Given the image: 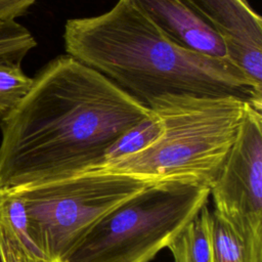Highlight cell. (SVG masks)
I'll return each mask as SVG.
<instances>
[{
    "label": "cell",
    "instance_id": "cell-8",
    "mask_svg": "<svg viewBox=\"0 0 262 262\" xmlns=\"http://www.w3.org/2000/svg\"><path fill=\"white\" fill-rule=\"evenodd\" d=\"M176 44L209 57L230 60L221 36L182 0H135Z\"/></svg>",
    "mask_w": 262,
    "mask_h": 262
},
{
    "label": "cell",
    "instance_id": "cell-10",
    "mask_svg": "<svg viewBox=\"0 0 262 262\" xmlns=\"http://www.w3.org/2000/svg\"><path fill=\"white\" fill-rule=\"evenodd\" d=\"M214 262H262V239H247L216 211H211Z\"/></svg>",
    "mask_w": 262,
    "mask_h": 262
},
{
    "label": "cell",
    "instance_id": "cell-14",
    "mask_svg": "<svg viewBox=\"0 0 262 262\" xmlns=\"http://www.w3.org/2000/svg\"><path fill=\"white\" fill-rule=\"evenodd\" d=\"M36 46L32 33L16 20L0 26V59L21 62Z\"/></svg>",
    "mask_w": 262,
    "mask_h": 262
},
{
    "label": "cell",
    "instance_id": "cell-16",
    "mask_svg": "<svg viewBox=\"0 0 262 262\" xmlns=\"http://www.w3.org/2000/svg\"><path fill=\"white\" fill-rule=\"evenodd\" d=\"M38 0H0V26L28 13Z\"/></svg>",
    "mask_w": 262,
    "mask_h": 262
},
{
    "label": "cell",
    "instance_id": "cell-9",
    "mask_svg": "<svg viewBox=\"0 0 262 262\" xmlns=\"http://www.w3.org/2000/svg\"><path fill=\"white\" fill-rule=\"evenodd\" d=\"M167 249L173 262H214L211 211L207 204L176 234Z\"/></svg>",
    "mask_w": 262,
    "mask_h": 262
},
{
    "label": "cell",
    "instance_id": "cell-5",
    "mask_svg": "<svg viewBox=\"0 0 262 262\" xmlns=\"http://www.w3.org/2000/svg\"><path fill=\"white\" fill-rule=\"evenodd\" d=\"M149 185L125 175L83 173L8 188L23 200L30 236L47 262H67L105 215Z\"/></svg>",
    "mask_w": 262,
    "mask_h": 262
},
{
    "label": "cell",
    "instance_id": "cell-11",
    "mask_svg": "<svg viewBox=\"0 0 262 262\" xmlns=\"http://www.w3.org/2000/svg\"><path fill=\"white\" fill-rule=\"evenodd\" d=\"M0 223L32 259L37 262H47L43 253L30 236L23 200L8 187H0Z\"/></svg>",
    "mask_w": 262,
    "mask_h": 262
},
{
    "label": "cell",
    "instance_id": "cell-4",
    "mask_svg": "<svg viewBox=\"0 0 262 262\" xmlns=\"http://www.w3.org/2000/svg\"><path fill=\"white\" fill-rule=\"evenodd\" d=\"M210 187L161 182L105 215L67 262H150L208 202Z\"/></svg>",
    "mask_w": 262,
    "mask_h": 262
},
{
    "label": "cell",
    "instance_id": "cell-12",
    "mask_svg": "<svg viewBox=\"0 0 262 262\" xmlns=\"http://www.w3.org/2000/svg\"><path fill=\"white\" fill-rule=\"evenodd\" d=\"M161 129L160 120L151 112V115L148 118L144 119L118 138V140L108 148L102 162L98 166L141 150L160 135Z\"/></svg>",
    "mask_w": 262,
    "mask_h": 262
},
{
    "label": "cell",
    "instance_id": "cell-13",
    "mask_svg": "<svg viewBox=\"0 0 262 262\" xmlns=\"http://www.w3.org/2000/svg\"><path fill=\"white\" fill-rule=\"evenodd\" d=\"M33 83L20 62L0 59V121L5 119L23 100Z\"/></svg>",
    "mask_w": 262,
    "mask_h": 262
},
{
    "label": "cell",
    "instance_id": "cell-2",
    "mask_svg": "<svg viewBox=\"0 0 262 262\" xmlns=\"http://www.w3.org/2000/svg\"><path fill=\"white\" fill-rule=\"evenodd\" d=\"M67 54L100 73L148 108L168 96H233L262 110V84L230 60L173 42L135 0L66 21Z\"/></svg>",
    "mask_w": 262,
    "mask_h": 262
},
{
    "label": "cell",
    "instance_id": "cell-15",
    "mask_svg": "<svg viewBox=\"0 0 262 262\" xmlns=\"http://www.w3.org/2000/svg\"><path fill=\"white\" fill-rule=\"evenodd\" d=\"M0 262H37L0 223Z\"/></svg>",
    "mask_w": 262,
    "mask_h": 262
},
{
    "label": "cell",
    "instance_id": "cell-1",
    "mask_svg": "<svg viewBox=\"0 0 262 262\" xmlns=\"http://www.w3.org/2000/svg\"><path fill=\"white\" fill-rule=\"evenodd\" d=\"M150 108L69 54L48 61L0 121V187L58 181L98 166Z\"/></svg>",
    "mask_w": 262,
    "mask_h": 262
},
{
    "label": "cell",
    "instance_id": "cell-6",
    "mask_svg": "<svg viewBox=\"0 0 262 262\" xmlns=\"http://www.w3.org/2000/svg\"><path fill=\"white\" fill-rule=\"evenodd\" d=\"M220 214L247 239H262V110L246 103L226 158L210 185Z\"/></svg>",
    "mask_w": 262,
    "mask_h": 262
},
{
    "label": "cell",
    "instance_id": "cell-7",
    "mask_svg": "<svg viewBox=\"0 0 262 262\" xmlns=\"http://www.w3.org/2000/svg\"><path fill=\"white\" fill-rule=\"evenodd\" d=\"M225 42L228 57L262 84V18L248 0H182Z\"/></svg>",
    "mask_w": 262,
    "mask_h": 262
},
{
    "label": "cell",
    "instance_id": "cell-3",
    "mask_svg": "<svg viewBox=\"0 0 262 262\" xmlns=\"http://www.w3.org/2000/svg\"><path fill=\"white\" fill-rule=\"evenodd\" d=\"M246 103L233 96L161 97L149 106L160 120V135L141 150L85 173L210 187L235 138Z\"/></svg>",
    "mask_w": 262,
    "mask_h": 262
}]
</instances>
